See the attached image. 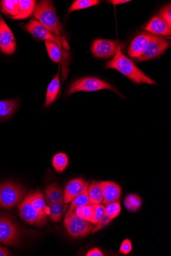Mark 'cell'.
<instances>
[{
  "label": "cell",
  "instance_id": "29",
  "mask_svg": "<svg viewBox=\"0 0 171 256\" xmlns=\"http://www.w3.org/2000/svg\"><path fill=\"white\" fill-rule=\"evenodd\" d=\"M63 204V203L56 202L48 205L50 208V218L53 222H59L61 221Z\"/></svg>",
  "mask_w": 171,
  "mask_h": 256
},
{
  "label": "cell",
  "instance_id": "7",
  "mask_svg": "<svg viewBox=\"0 0 171 256\" xmlns=\"http://www.w3.org/2000/svg\"><path fill=\"white\" fill-rule=\"evenodd\" d=\"M19 241L20 230L17 224L11 218L0 216V242L15 246Z\"/></svg>",
  "mask_w": 171,
  "mask_h": 256
},
{
  "label": "cell",
  "instance_id": "5",
  "mask_svg": "<svg viewBox=\"0 0 171 256\" xmlns=\"http://www.w3.org/2000/svg\"><path fill=\"white\" fill-rule=\"evenodd\" d=\"M101 90H110L119 95V92L109 83L98 78H86L73 82L68 90L70 96L78 92H94Z\"/></svg>",
  "mask_w": 171,
  "mask_h": 256
},
{
  "label": "cell",
  "instance_id": "33",
  "mask_svg": "<svg viewBox=\"0 0 171 256\" xmlns=\"http://www.w3.org/2000/svg\"><path fill=\"white\" fill-rule=\"evenodd\" d=\"M171 28V6L170 4L167 5L160 11L159 14Z\"/></svg>",
  "mask_w": 171,
  "mask_h": 256
},
{
  "label": "cell",
  "instance_id": "1",
  "mask_svg": "<svg viewBox=\"0 0 171 256\" xmlns=\"http://www.w3.org/2000/svg\"><path fill=\"white\" fill-rule=\"evenodd\" d=\"M106 68L116 70L137 84H157L155 81L142 72L133 62L122 53L119 46L113 59L107 63Z\"/></svg>",
  "mask_w": 171,
  "mask_h": 256
},
{
  "label": "cell",
  "instance_id": "32",
  "mask_svg": "<svg viewBox=\"0 0 171 256\" xmlns=\"http://www.w3.org/2000/svg\"><path fill=\"white\" fill-rule=\"evenodd\" d=\"M112 218L105 214L104 217L98 222H97L96 226L93 228L91 232L92 234H94V232L105 228L112 221Z\"/></svg>",
  "mask_w": 171,
  "mask_h": 256
},
{
  "label": "cell",
  "instance_id": "25",
  "mask_svg": "<svg viewBox=\"0 0 171 256\" xmlns=\"http://www.w3.org/2000/svg\"><path fill=\"white\" fill-rule=\"evenodd\" d=\"M92 204L89 198L88 189L83 193L78 196L72 201L69 210L67 214H70L76 212V209L81 206H84Z\"/></svg>",
  "mask_w": 171,
  "mask_h": 256
},
{
  "label": "cell",
  "instance_id": "8",
  "mask_svg": "<svg viewBox=\"0 0 171 256\" xmlns=\"http://www.w3.org/2000/svg\"><path fill=\"white\" fill-rule=\"evenodd\" d=\"M169 46L168 42L164 38L151 34L145 52L136 60L143 62L156 58L167 50Z\"/></svg>",
  "mask_w": 171,
  "mask_h": 256
},
{
  "label": "cell",
  "instance_id": "37",
  "mask_svg": "<svg viewBox=\"0 0 171 256\" xmlns=\"http://www.w3.org/2000/svg\"><path fill=\"white\" fill-rule=\"evenodd\" d=\"M130 2V0H111V1H110V3L114 6L124 4Z\"/></svg>",
  "mask_w": 171,
  "mask_h": 256
},
{
  "label": "cell",
  "instance_id": "35",
  "mask_svg": "<svg viewBox=\"0 0 171 256\" xmlns=\"http://www.w3.org/2000/svg\"><path fill=\"white\" fill-rule=\"evenodd\" d=\"M86 256H104L102 251L97 248L90 250L86 254Z\"/></svg>",
  "mask_w": 171,
  "mask_h": 256
},
{
  "label": "cell",
  "instance_id": "10",
  "mask_svg": "<svg viewBox=\"0 0 171 256\" xmlns=\"http://www.w3.org/2000/svg\"><path fill=\"white\" fill-rule=\"evenodd\" d=\"M14 34L2 15H0V50L7 55L13 54L16 50Z\"/></svg>",
  "mask_w": 171,
  "mask_h": 256
},
{
  "label": "cell",
  "instance_id": "24",
  "mask_svg": "<svg viewBox=\"0 0 171 256\" xmlns=\"http://www.w3.org/2000/svg\"><path fill=\"white\" fill-rule=\"evenodd\" d=\"M124 204L129 212H134L141 208L142 200L138 195L131 194L126 197Z\"/></svg>",
  "mask_w": 171,
  "mask_h": 256
},
{
  "label": "cell",
  "instance_id": "3",
  "mask_svg": "<svg viewBox=\"0 0 171 256\" xmlns=\"http://www.w3.org/2000/svg\"><path fill=\"white\" fill-rule=\"evenodd\" d=\"M25 194L21 186L14 182L0 184V206L12 208L21 201Z\"/></svg>",
  "mask_w": 171,
  "mask_h": 256
},
{
  "label": "cell",
  "instance_id": "14",
  "mask_svg": "<svg viewBox=\"0 0 171 256\" xmlns=\"http://www.w3.org/2000/svg\"><path fill=\"white\" fill-rule=\"evenodd\" d=\"M145 30L157 36H168L171 34L170 27L160 15L154 17L146 26Z\"/></svg>",
  "mask_w": 171,
  "mask_h": 256
},
{
  "label": "cell",
  "instance_id": "30",
  "mask_svg": "<svg viewBox=\"0 0 171 256\" xmlns=\"http://www.w3.org/2000/svg\"><path fill=\"white\" fill-rule=\"evenodd\" d=\"M107 206L105 208V214L113 220L120 214L121 206L119 202H112Z\"/></svg>",
  "mask_w": 171,
  "mask_h": 256
},
{
  "label": "cell",
  "instance_id": "21",
  "mask_svg": "<svg viewBox=\"0 0 171 256\" xmlns=\"http://www.w3.org/2000/svg\"><path fill=\"white\" fill-rule=\"evenodd\" d=\"M18 102L17 100H0V120L9 118L18 108Z\"/></svg>",
  "mask_w": 171,
  "mask_h": 256
},
{
  "label": "cell",
  "instance_id": "4",
  "mask_svg": "<svg viewBox=\"0 0 171 256\" xmlns=\"http://www.w3.org/2000/svg\"><path fill=\"white\" fill-rule=\"evenodd\" d=\"M64 225L68 234L74 238H84L91 234L93 228L91 222L78 216L76 212L66 214Z\"/></svg>",
  "mask_w": 171,
  "mask_h": 256
},
{
  "label": "cell",
  "instance_id": "13",
  "mask_svg": "<svg viewBox=\"0 0 171 256\" xmlns=\"http://www.w3.org/2000/svg\"><path fill=\"white\" fill-rule=\"evenodd\" d=\"M103 190V200L102 203L108 205L112 202H119L121 194L120 186L116 183L110 182H102Z\"/></svg>",
  "mask_w": 171,
  "mask_h": 256
},
{
  "label": "cell",
  "instance_id": "12",
  "mask_svg": "<svg viewBox=\"0 0 171 256\" xmlns=\"http://www.w3.org/2000/svg\"><path fill=\"white\" fill-rule=\"evenodd\" d=\"M89 182L84 178L70 180L65 186L64 204H68L88 188Z\"/></svg>",
  "mask_w": 171,
  "mask_h": 256
},
{
  "label": "cell",
  "instance_id": "15",
  "mask_svg": "<svg viewBox=\"0 0 171 256\" xmlns=\"http://www.w3.org/2000/svg\"><path fill=\"white\" fill-rule=\"evenodd\" d=\"M151 34H143L136 37L131 42L128 51V55L137 58L145 52Z\"/></svg>",
  "mask_w": 171,
  "mask_h": 256
},
{
  "label": "cell",
  "instance_id": "2",
  "mask_svg": "<svg viewBox=\"0 0 171 256\" xmlns=\"http://www.w3.org/2000/svg\"><path fill=\"white\" fill-rule=\"evenodd\" d=\"M34 15L38 22L49 32L56 36L63 34L61 22L52 2L40 1L36 6Z\"/></svg>",
  "mask_w": 171,
  "mask_h": 256
},
{
  "label": "cell",
  "instance_id": "16",
  "mask_svg": "<svg viewBox=\"0 0 171 256\" xmlns=\"http://www.w3.org/2000/svg\"><path fill=\"white\" fill-rule=\"evenodd\" d=\"M31 202L35 210L45 218L50 215V208L46 204L44 197L39 192H33L30 194Z\"/></svg>",
  "mask_w": 171,
  "mask_h": 256
},
{
  "label": "cell",
  "instance_id": "36",
  "mask_svg": "<svg viewBox=\"0 0 171 256\" xmlns=\"http://www.w3.org/2000/svg\"><path fill=\"white\" fill-rule=\"evenodd\" d=\"M11 255V253L7 248L3 247L0 244V256H8Z\"/></svg>",
  "mask_w": 171,
  "mask_h": 256
},
{
  "label": "cell",
  "instance_id": "20",
  "mask_svg": "<svg viewBox=\"0 0 171 256\" xmlns=\"http://www.w3.org/2000/svg\"><path fill=\"white\" fill-rule=\"evenodd\" d=\"M36 4V1H33V0H19V13L17 16L12 18L15 20H23L28 18L34 12Z\"/></svg>",
  "mask_w": 171,
  "mask_h": 256
},
{
  "label": "cell",
  "instance_id": "27",
  "mask_svg": "<svg viewBox=\"0 0 171 256\" xmlns=\"http://www.w3.org/2000/svg\"><path fill=\"white\" fill-rule=\"evenodd\" d=\"M45 45L49 56L52 60L56 63H59L61 62L62 56L60 46L57 44L49 41H45Z\"/></svg>",
  "mask_w": 171,
  "mask_h": 256
},
{
  "label": "cell",
  "instance_id": "19",
  "mask_svg": "<svg viewBox=\"0 0 171 256\" xmlns=\"http://www.w3.org/2000/svg\"><path fill=\"white\" fill-rule=\"evenodd\" d=\"M60 87V79L58 73L48 86L44 106H51L55 102L58 95Z\"/></svg>",
  "mask_w": 171,
  "mask_h": 256
},
{
  "label": "cell",
  "instance_id": "6",
  "mask_svg": "<svg viewBox=\"0 0 171 256\" xmlns=\"http://www.w3.org/2000/svg\"><path fill=\"white\" fill-rule=\"evenodd\" d=\"M26 30L37 38L49 41L57 44L60 48L63 46L69 50V46L66 40L63 36H56L49 32L40 23L35 20H32L24 26Z\"/></svg>",
  "mask_w": 171,
  "mask_h": 256
},
{
  "label": "cell",
  "instance_id": "34",
  "mask_svg": "<svg viewBox=\"0 0 171 256\" xmlns=\"http://www.w3.org/2000/svg\"><path fill=\"white\" fill-rule=\"evenodd\" d=\"M132 250V246L131 242L128 238L125 240L121 244L119 252L123 254H127L131 252Z\"/></svg>",
  "mask_w": 171,
  "mask_h": 256
},
{
  "label": "cell",
  "instance_id": "17",
  "mask_svg": "<svg viewBox=\"0 0 171 256\" xmlns=\"http://www.w3.org/2000/svg\"><path fill=\"white\" fill-rule=\"evenodd\" d=\"M45 198L47 205L56 202L64 204V192L56 183H53L46 188Z\"/></svg>",
  "mask_w": 171,
  "mask_h": 256
},
{
  "label": "cell",
  "instance_id": "31",
  "mask_svg": "<svg viewBox=\"0 0 171 256\" xmlns=\"http://www.w3.org/2000/svg\"><path fill=\"white\" fill-rule=\"evenodd\" d=\"M95 209V217L93 224H96L98 222L105 214L106 207L100 204H93Z\"/></svg>",
  "mask_w": 171,
  "mask_h": 256
},
{
  "label": "cell",
  "instance_id": "18",
  "mask_svg": "<svg viewBox=\"0 0 171 256\" xmlns=\"http://www.w3.org/2000/svg\"><path fill=\"white\" fill-rule=\"evenodd\" d=\"M88 196L90 202L93 204H100L103 200V190L102 182L92 181L89 184Z\"/></svg>",
  "mask_w": 171,
  "mask_h": 256
},
{
  "label": "cell",
  "instance_id": "28",
  "mask_svg": "<svg viewBox=\"0 0 171 256\" xmlns=\"http://www.w3.org/2000/svg\"><path fill=\"white\" fill-rule=\"evenodd\" d=\"M100 2L98 0H77L72 4L69 12H71L95 6L98 5Z\"/></svg>",
  "mask_w": 171,
  "mask_h": 256
},
{
  "label": "cell",
  "instance_id": "9",
  "mask_svg": "<svg viewBox=\"0 0 171 256\" xmlns=\"http://www.w3.org/2000/svg\"><path fill=\"white\" fill-rule=\"evenodd\" d=\"M18 208L21 218L30 224L41 225L46 219L35 210L31 204L30 194L20 203Z\"/></svg>",
  "mask_w": 171,
  "mask_h": 256
},
{
  "label": "cell",
  "instance_id": "23",
  "mask_svg": "<svg viewBox=\"0 0 171 256\" xmlns=\"http://www.w3.org/2000/svg\"><path fill=\"white\" fill-rule=\"evenodd\" d=\"M3 12L13 17L17 16L19 13V1L16 0H4L1 3Z\"/></svg>",
  "mask_w": 171,
  "mask_h": 256
},
{
  "label": "cell",
  "instance_id": "11",
  "mask_svg": "<svg viewBox=\"0 0 171 256\" xmlns=\"http://www.w3.org/2000/svg\"><path fill=\"white\" fill-rule=\"evenodd\" d=\"M118 44L112 40L97 39L94 41L91 48L92 52L97 58H109L117 52Z\"/></svg>",
  "mask_w": 171,
  "mask_h": 256
},
{
  "label": "cell",
  "instance_id": "22",
  "mask_svg": "<svg viewBox=\"0 0 171 256\" xmlns=\"http://www.w3.org/2000/svg\"><path fill=\"white\" fill-rule=\"evenodd\" d=\"M75 212L78 216L93 224L96 213L93 204L79 206Z\"/></svg>",
  "mask_w": 171,
  "mask_h": 256
},
{
  "label": "cell",
  "instance_id": "26",
  "mask_svg": "<svg viewBox=\"0 0 171 256\" xmlns=\"http://www.w3.org/2000/svg\"><path fill=\"white\" fill-rule=\"evenodd\" d=\"M69 164V158L66 154L59 153L53 159V166L59 173L63 172Z\"/></svg>",
  "mask_w": 171,
  "mask_h": 256
}]
</instances>
